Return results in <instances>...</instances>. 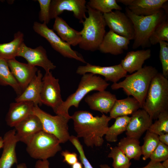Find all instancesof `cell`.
<instances>
[{
    "instance_id": "6da1fadb",
    "label": "cell",
    "mask_w": 168,
    "mask_h": 168,
    "mask_svg": "<svg viewBox=\"0 0 168 168\" xmlns=\"http://www.w3.org/2000/svg\"><path fill=\"white\" fill-rule=\"evenodd\" d=\"M71 116L76 137L82 138L86 146L93 147L103 145V137L111 119L109 116L104 114L101 116H94L90 112L82 110L76 111Z\"/></svg>"
},
{
    "instance_id": "7a4b0ae2",
    "label": "cell",
    "mask_w": 168,
    "mask_h": 168,
    "mask_svg": "<svg viewBox=\"0 0 168 168\" xmlns=\"http://www.w3.org/2000/svg\"><path fill=\"white\" fill-rule=\"evenodd\" d=\"M158 72L156 68L151 66H145L130 75L119 82L113 83L112 89H123L128 96H132L139 103L142 108L151 81Z\"/></svg>"
},
{
    "instance_id": "3957f363",
    "label": "cell",
    "mask_w": 168,
    "mask_h": 168,
    "mask_svg": "<svg viewBox=\"0 0 168 168\" xmlns=\"http://www.w3.org/2000/svg\"><path fill=\"white\" fill-rule=\"evenodd\" d=\"M86 8L88 16L82 23V39L78 45L81 49L94 52L98 49L106 34V25L103 13L87 5Z\"/></svg>"
},
{
    "instance_id": "277c9868",
    "label": "cell",
    "mask_w": 168,
    "mask_h": 168,
    "mask_svg": "<svg viewBox=\"0 0 168 168\" xmlns=\"http://www.w3.org/2000/svg\"><path fill=\"white\" fill-rule=\"evenodd\" d=\"M125 14L133 25L134 36L132 48L136 49L141 47H149L150 37L157 26L167 18V13L161 9L156 13L148 16L136 15L126 7Z\"/></svg>"
},
{
    "instance_id": "5b68a950",
    "label": "cell",
    "mask_w": 168,
    "mask_h": 168,
    "mask_svg": "<svg viewBox=\"0 0 168 168\" xmlns=\"http://www.w3.org/2000/svg\"><path fill=\"white\" fill-rule=\"evenodd\" d=\"M142 109L152 120L168 110V80L161 73L158 72L152 80Z\"/></svg>"
},
{
    "instance_id": "8992f818",
    "label": "cell",
    "mask_w": 168,
    "mask_h": 168,
    "mask_svg": "<svg viewBox=\"0 0 168 168\" xmlns=\"http://www.w3.org/2000/svg\"><path fill=\"white\" fill-rule=\"evenodd\" d=\"M109 85L105 80L96 75L88 73L82 75L76 91L63 101L55 113L71 119L68 113L70 107L78 108L80 101L88 93L93 91L105 90Z\"/></svg>"
},
{
    "instance_id": "52a82bcc",
    "label": "cell",
    "mask_w": 168,
    "mask_h": 168,
    "mask_svg": "<svg viewBox=\"0 0 168 168\" xmlns=\"http://www.w3.org/2000/svg\"><path fill=\"white\" fill-rule=\"evenodd\" d=\"M58 139L43 130L36 134L26 145V150L30 156L38 160H47L61 151Z\"/></svg>"
},
{
    "instance_id": "ba28073f",
    "label": "cell",
    "mask_w": 168,
    "mask_h": 168,
    "mask_svg": "<svg viewBox=\"0 0 168 168\" xmlns=\"http://www.w3.org/2000/svg\"><path fill=\"white\" fill-rule=\"evenodd\" d=\"M33 114L40 119L43 130L56 137L60 143L68 142L70 137L68 123L70 120L64 117L56 114L52 115L35 105Z\"/></svg>"
},
{
    "instance_id": "9c48e42d",
    "label": "cell",
    "mask_w": 168,
    "mask_h": 168,
    "mask_svg": "<svg viewBox=\"0 0 168 168\" xmlns=\"http://www.w3.org/2000/svg\"><path fill=\"white\" fill-rule=\"evenodd\" d=\"M33 28L35 32L44 38L52 48L63 56L86 63L80 54L72 49L70 45L62 40L46 24L35 21Z\"/></svg>"
},
{
    "instance_id": "30bf717a",
    "label": "cell",
    "mask_w": 168,
    "mask_h": 168,
    "mask_svg": "<svg viewBox=\"0 0 168 168\" xmlns=\"http://www.w3.org/2000/svg\"><path fill=\"white\" fill-rule=\"evenodd\" d=\"M42 80L40 94L41 103L51 107L55 112L63 102L61 94L59 80L53 76L50 71L45 73Z\"/></svg>"
},
{
    "instance_id": "8fae6325",
    "label": "cell",
    "mask_w": 168,
    "mask_h": 168,
    "mask_svg": "<svg viewBox=\"0 0 168 168\" xmlns=\"http://www.w3.org/2000/svg\"><path fill=\"white\" fill-rule=\"evenodd\" d=\"M103 15L106 25L109 27L110 30L130 40H133V25L125 13L119 10H115Z\"/></svg>"
},
{
    "instance_id": "7c38bea8",
    "label": "cell",
    "mask_w": 168,
    "mask_h": 168,
    "mask_svg": "<svg viewBox=\"0 0 168 168\" xmlns=\"http://www.w3.org/2000/svg\"><path fill=\"white\" fill-rule=\"evenodd\" d=\"M86 3L85 0H52L50 4V19H55L64 11H67L72 12L75 17L82 23L86 17Z\"/></svg>"
},
{
    "instance_id": "4fadbf2b",
    "label": "cell",
    "mask_w": 168,
    "mask_h": 168,
    "mask_svg": "<svg viewBox=\"0 0 168 168\" xmlns=\"http://www.w3.org/2000/svg\"><path fill=\"white\" fill-rule=\"evenodd\" d=\"M17 56L24 58L28 63L33 66L41 67L46 72H49L56 68L48 58L46 50L42 46L33 49L27 47L24 42L20 48Z\"/></svg>"
},
{
    "instance_id": "5bb4252c",
    "label": "cell",
    "mask_w": 168,
    "mask_h": 168,
    "mask_svg": "<svg viewBox=\"0 0 168 168\" xmlns=\"http://www.w3.org/2000/svg\"><path fill=\"white\" fill-rule=\"evenodd\" d=\"M76 73L82 75L88 73L100 75L105 77L106 81H109L113 83L117 82L127 75V72L124 69L120 63L110 66H101L86 63L85 65L79 66Z\"/></svg>"
},
{
    "instance_id": "9a60e30c",
    "label": "cell",
    "mask_w": 168,
    "mask_h": 168,
    "mask_svg": "<svg viewBox=\"0 0 168 168\" xmlns=\"http://www.w3.org/2000/svg\"><path fill=\"white\" fill-rule=\"evenodd\" d=\"M167 0H118L134 14L140 16L152 15L164 9L167 13Z\"/></svg>"
},
{
    "instance_id": "2e32d148",
    "label": "cell",
    "mask_w": 168,
    "mask_h": 168,
    "mask_svg": "<svg viewBox=\"0 0 168 168\" xmlns=\"http://www.w3.org/2000/svg\"><path fill=\"white\" fill-rule=\"evenodd\" d=\"M14 129L19 142L24 143L26 145L36 134L43 130L40 119L33 114L18 123Z\"/></svg>"
},
{
    "instance_id": "e0dca14e",
    "label": "cell",
    "mask_w": 168,
    "mask_h": 168,
    "mask_svg": "<svg viewBox=\"0 0 168 168\" xmlns=\"http://www.w3.org/2000/svg\"><path fill=\"white\" fill-rule=\"evenodd\" d=\"M127 127V136L138 140L148 130L152 120L144 109H139L132 114Z\"/></svg>"
},
{
    "instance_id": "ac0fdd59",
    "label": "cell",
    "mask_w": 168,
    "mask_h": 168,
    "mask_svg": "<svg viewBox=\"0 0 168 168\" xmlns=\"http://www.w3.org/2000/svg\"><path fill=\"white\" fill-rule=\"evenodd\" d=\"M7 61L12 73L23 91L36 75L37 68L28 63L19 62L15 58Z\"/></svg>"
},
{
    "instance_id": "d6986e66",
    "label": "cell",
    "mask_w": 168,
    "mask_h": 168,
    "mask_svg": "<svg viewBox=\"0 0 168 168\" xmlns=\"http://www.w3.org/2000/svg\"><path fill=\"white\" fill-rule=\"evenodd\" d=\"M3 151L0 158V168H11L17 164L16 152L17 143L19 142L15 129L10 130L4 134L3 138Z\"/></svg>"
},
{
    "instance_id": "ffe728a7",
    "label": "cell",
    "mask_w": 168,
    "mask_h": 168,
    "mask_svg": "<svg viewBox=\"0 0 168 168\" xmlns=\"http://www.w3.org/2000/svg\"><path fill=\"white\" fill-rule=\"evenodd\" d=\"M130 40L109 30L106 33L98 48L102 53L118 55L128 49Z\"/></svg>"
},
{
    "instance_id": "44dd1931",
    "label": "cell",
    "mask_w": 168,
    "mask_h": 168,
    "mask_svg": "<svg viewBox=\"0 0 168 168\" xmlns=\"http://www.w3.org/2000/svg\"><path fill=\"white\" fill-rule=\"evenodd\" d=\"M117 99L114 94L105 90L87 96L85 101L91 109L107 114L110 111Z\"/></svg>"
},
{
    "instance_id": "7402d4cb",
    "label": "cell",
    "mask_w": 168,
    "mask_h": 168,
    "mask_svg": "<svg viewBox=\"0 0 168 168\" xmlns=\"http://www.w3.org/2000/svg\"><path fill=\"white\" fill-rule=\"evenodd\" d=\"M32 102L20 101L11 103L6 117L7 124L14 127L28 116L33 114L35 106Z\"/></svg>"
},
{
    "instance_id": "603a6c76",
    "label": "cell",
    "mask_w": 168,
    "mask_h": 168,
    "mask_svg": "<svg viewBox=\"0 0 168 168\" xmlns=\"http://www.w3.org/2000/svg\"><path fill=\"white\" fill-rule=\"evenodd\" d=\"M151 55L149 49L131 51L127 54L120 64L127 73L131 74L142 68L145 61L149 59Z\"/></svg>"
},
{
    "instance_id": "cb8c5ba5",
    "label": "cell",
    "mask_w": 168,
    "mask_h": 168,
    "mask_svg": "<svg viewBox=\"0 0 168 168\" xmlns=\"http://www.w3.org/2000/svg\"><path fill=\"white\" fill-rule=\"evenodd\" d=\"M43 77L40 70H38L36 75L21 94L15 98V101H31L35 105H41L40 94L42 87Z\"/></svg>"
},
{
    "instance_id": "d4e9b609",
    "label": "cell",
    "mask_w": 168,
    "mask_h": 168,
    "mask_svg": "<svg viewBox=\"0 0 168 168\" xmlns=\"http://www.w3.org/2000/svg\"><path fill=\"white\" fill-rule=\"evenodd\" d=\"M53 30L56 31L62 40L71 46H75L81 41L80 32L70 27L64 20L59 16L55 19Z\"/></svg>"
},
{
    "instance_id": "484cf974",
    "label": "cell",
    "mask_w": 168,
    "mask_h": 168,
    "mask_svg": "<svg viewBox=\"0 0 168 168\" xmlns=\"http://www.w3.org/2000/svg\"><path fill=\"white\" fill-rule=\"evenodd\" d=\"M140 108L139 103L133 97L117 99L109 113V116L111 119H115L119 117L132 115Z\"/></svg>"
},
{
    "instance_id": "4316f807",
    "label": "cell",
    "mask_w": 168,
    "mask_h": 168,
    "mask_svg": "<svg viewBox=\"0 0 168 168\" xmlns=\"http://www.w3.org/2000/svg\"><path fill=\"white\" fill-rule=\"evenodd\" d=\"M24 37L23 34L18 31L14 34L12 40L9 43L0 44V58L7 61L15 58L24 42Z\"/></svg>"
},
{
    "instance_id": "83f0119b",
    "label": "cell",
    "mask_w": 168,
    "mask_h": 168,
    "mask_svg": "<svg viewBox=\"0 0 168 168\" xmlns=\"http://www.w3.org/2000/svg\"><path fill=\"white\" fill-rule=\"evenodd\" d=\"M117 146L130 160H140L142 155L139 140L127 136L120 139Z\"/></svg>"
},
{
    "instance_id": "f1b7e54d",
    "label": "cell",
    "mask_w": 168,
    "mask_h": 168,
    "mask_svg": "<svg viewBox=\"0 0 168 168\" xmlns=\"http://www.w3.org/2000/svg\"><path fill=\"white\" fill-rule=\"evenodd\" d=\"M0 84L11 86L17 96L20 95L23 91L12 73L7 61L1 58H0Z\"/></svg>"
},
{
    "instance_id": "f546056e",
    "label": "cell",
    "mask_w": 168,
    "mask_h": 168,
    "mask_svg": "<svg viewBox=\"0 0 168 168\" xmlns=\"http://www.w3.org/2000/svg\"><path fill=\"white\" fill-rule=\"evenodd\" d=\"M131 117L128 116L116 118L114 124L109 127L105 134V139L108 142H115L119 135L126 131Z\"/></svg>"
},
{
    "instance_id": "4dcf8cb0",
    "label": "cell",
    "mask_w": 168,
    "mask_h": 168,
    "mask_svg": "<svg viewBox=\"0 0 168 168\" xmlns=\"http://www.w3.org/2000/svg\"><path fill=\"white\" fill-rule=\"evenodd\" d=\"M144 142L141 146L142 159L146 160L149 158L159 142L158 135L148 130L146 131L143 138Z\"/></svg>"
},
{
    "instance_id": "1f68e13d",
    "label": "cell",
    "mask_w": 168,
    "mask_h": 168,
    "mask_svg": "<svg viewBox=\"0 0 168 168\" xmlns=\"http://www.w3.org/2000/svg\"><path fill=\"white\" fill-rule=\"evenodd\" d=\"M86 5L103 14L110 12L113 10H122L116 0H90Z\"/></svg>"
},
{
    "instance_id": "d6a6232c",
    "label": "cell",
    "mask_w": 168,
    "mask_h": 168,
    "mask_svg": "<svg viewBox=\"0 0 168 168\" xmlns=\"http://www.w3.org/2000/svg\"><path fill=\"white\" fill-rule=\"evenodd\" d=\"M110 150L108 157L113 160V168H130V160L117 146L110 147Z\"/></svg>"
},
{
    "instance_id": "836d02e7",
    "label": "cell",
    "mask_w": 168,
    "mask_h": 168,
    "mask_svg": "<svg viewBox=\"0 0 168 168\" xmlns=\"http://www.w3.org/2000/svg\"><path fill=\"white\" fill-rule=\"evenodd\" d=\"M149 131L157 135L168 133V111L161 113L151 125Z\"/></svg>"
},
{
    "instance_id": "e575fe53",
    "label": "cell",
    "mask_w": 168,
    "mask_h": 168,
    "mask_svg": "<svg viewBox=\"0 0 168 168\" xmlns=\"http://www.w3.org/2000/svg\"><path fill=\"white\" fill-rule=\"evenodd\" d=\"M151 45L156 44L161 41H168V20L166 19L156 28L149 39Z\"/></svg>"
},
{
    "instance_id": "d590c367",
    "label": "cell",
    "mask_w": 168,
    "mask_h": 168,
    "mask_svg": "<svg viewBox=\"0 0 168 168\" xmlns=\"http://www.w3.org/2000/svg\"><path fill=\"white\" fill-rule=\"evenodd\" d=\"M160 44L159 58L161 62L162 75L168 78V43L166 41H161Z\"/></svg>"
},
{
    "instance_id": "8d00e7d4",
    "label": "cell",
    "mask_w": 168,
    "mask_h": 168,
    "mask_svg": "<svg viewBox=\"0 0 168 168\" xmlns=\"http://www.w3.org/2000/svg\"><path fill=\"white\" fill-rule=\"evenodd\" d=\"M77 151L79 155V159L83 168H94L86 158L82 145L77 137L70 136L69 140Z\"/></svg>"
},
{
    "instance_id": "74e56055",
    "label": "cell",
    "mask_w": 168,
    "mask_h": 168,
    "mask_svg": "<svg viewBox=\"0 0 168 168\" xmlns=\"http://www.w3.org/2000/svg\"><path fill=\"white\" fill-rule=\"evenodd\" d=\"M151 160L161 162L168 159V146L159 141L157 147L151 154Z\"/></svg>"
},
{
    "instance_id": "f35d334b",
    "label": "cell",
    "mask_w": 168,
    "mask_h": 168,
    "mask_svg": "<svg viewBox=\"0 0 168 168\" xmlns=\"http://www.w3.org/2000/svg\"><path fill=\"white\" fill-rule=\"evenodd\" d=\"M39 3L40 11L39 13V20L44 23L47 24L49 22L50 8L51 0H38Z\"/></svg>"
},
{
    "instance_id": "ab89813d",
    "label": "cell",
    "mask_w": 168,
    "mask_h": 168,
    "mask_svg": "<svg viewBox=\"0 0 168 168\" xmlns=\"http://www.w3.org/2000/svg\"><path fill=\"white\" fill-rule=\"evenodd\" d=\"M61 155L63 157V161L69 165L72 166L78 161V155L75 152L65 150L62 152Z\"/></svg>"
},
{
    "instance_id": "60d3db41",
    "label": "cell",
    "mask_w": 168,
    "mask_h": 168,
    "mask_svg": "<svg viewBox=\"0 0 168 168\" xmlns=\"http://www.w3.org/2000/svg\"><path fill=\"white\" fill-rule=\"evenodd\" d=\"M49 163L48 160H38L35 163V168H49Z\"/></svg>"
},
{
    "instance_id": "b9f144b4",
    "label": "cell",
    "mask_w": 168,
    "mask_h": 168,
    "mask_svg": "<svg viewBox=\"0 0 168 168\" xmlns=\"http://www.w3.org/2000/svg\"><path fill=\"white\" fill-rule=\"evenodd\" d=\"M164 168L161 162L150 161L145 166L141 168Z\"/></svg>"
},
{
    "instance_id": "7bdbcfd3",
    "label": "cell",
    "mask_w": 168,
    "mask_h": 168,
    "mask_svg": "<svg viewBox=\"0 0 168 168\" xmlns=\"http://www.w3.org/2000/svg\"><path fill=\"white\" fill-rule=\"evenodd\" d=\"M158 139L160 142L168 145V133L159 135Z\"/></svg>"
},
{
    "instance_id": "ee69618b",
    "label": "cell",
    "mask_w": 168,
    "mask_h": 168,
    "mask_svg": "<svg viewBox=\"0 0 168 168\" xmlns=\"http://www.w3.org/2000/svg\"><path fill=\"white\" fill-rule=\"evenodd\" d=\"M71 166V168H83V165L81 162L77 161Z\"/></svg>"
},
{
    "instance_id": "f6af8a7d",
    "label": "cell",
    "mask_w": 168,
    "mask_h": 168,
    "mask_svg": "<svg viewBox=\"0 0 168 168\" xmlns=\"http://www.w3.org/2000/svg\"><path fill=\"white\" fill-rule=\"evenodd\" d=\"M16 168H27V167L25 163H21L17 165Z\"/></svg>"
},
{
    "instance_id": "bcb514c9",
    "label": "cell",
    "mask_w": 168,
    "mask_h": 168,
    "mask_svg": "<svg viewBox=\"0 0 168 168\" xmlns=\"http://www.w3.org/2000/svg\"><path fill=\"white\" fill-rule=\"evenodd\" d=\"M161 164L164 168H168V159L163 161Z\"/></svg>"
},
{
    "instance_id": "7dc6e473",
    "label": "cell",
    "mask_w": 168,
    "mask_h": 168,
    "mask_svg": "<svg viewBox=\"0 0 168 168\" xmlns=\"http://www.w3.org/2000/svg\"><path fill=\"white\" fill-rule=\"evenodd\" d=\"M100 168H112L106 164H101L100 166Z\"/></svg>"
},
{
    "instance_id": "c3c4849f",
    "label": "cell",
    "mask_w": 168,
    "mask_h": 168,
    "mask_svg": "<svg viewBox=\"0 0 168 168\" xmlns=\"http://www.w3.org/2000/svg\"><path fill=\"white\" fill-rule=\"evenodd\" d=\"M3 138L0 137V149L2 148L3 147Z\"/></svg>"
}]
</instances>
